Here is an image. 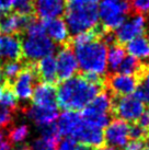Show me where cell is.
<instances>
[{"label":"cell","instance_id":"obj_25","mask_svg":"<svg viewBox=\"0 0 149 150\" xmlns=\"http://www.w3.org/2000/svg\"><path fill=\"white\" fill-rule=\"evenodd\" d=\"M30 136V127L26 124H20L17 126H11L9 129H7L6 138L11 146L23 144Z\"/></svg>","mask_w":149,"mask_h":150},{"label":"cell","instance_id":"obj_43","mask_svg":"<svg viewBox=\"0 0 149 150\" xmlns=\"http://www.w3.org/2000/svg\"><path fill=\"white\" fill-rule=\"evenodd\" d=\"M23 1H30V0H12V4H19V2H23Z\"/></svg>","mask_w":149,"mask_h":150},{"label":"cell","instance_id":"obj_12","mask_svg":"<svg viewBox=\"0 0 149 150\" xmlns=\"http://www.w3.org/2000/svg\"><path fill=\"white\" fill-rule=\"evenodd\" d=\"M56 66H57V79L58 80H67L72 78L79 67L77 59L74 56V50H71L70 46H65L58 52L56 57Z\"/></svg>","mask_w":149,"mask_h":150},{"label":"cell","instance_id":"obj_14","mask_svg":"<svg viewBox=\"0 0 149 150\" xmlns=\"http://www.w3.org/2000/svg\"><path fill=\"white\" fill-rule=\"evenodd\" d=\"M22 57L21 38L19 35L0 34V67L8 62Z\"/></svg>","mask_w":149,"mask_h":150},{"label":"cell","instance_id":"obj_36","mask_svg":"<svg viewBox=\"0 0 149 150\" xmlns=\"http://www.w3.org/2000/svg\"><path fill=\"white\" fill-rule=\"evenodd\" d=\"M124 150H141L143 149V140H132L123 148Z\"/></svg>","mask_w":149,"mask_h":150},{"label":"cell","instance_id":"obj_30","mask_svg":"<svg viewBox=\"0 0 149 150\" xmlns=\"http://www.w3.org/2000/svg\"><path fill=\"white\" fill-rule=\"evenodd\" d=\"M14 114L16 113L12 112L11 110L0 105V129L7 130L13 125Z\"/></svg>","mask_w":149,"mask_h":150},{"label":"cell","instance_id":"obj_9","mask_svg":"<svg viewBox=\"0 0 149 150\" xmlns=\"http://www.w3.org/2000/svg\"><path fill=\"white\" fill-rule=\"evenodd\" d=\"M113 108L120 120L132 123L138 121L146 110L145 104L134 94L118 96L115 101H113Z\"/></svg>","mask_w":149,"mask_h":150},{"label":"cell","instance_id":"obj_11","mask_svg":"<svg viewBox=\"0 0 149 150\" xmlns=\"http://www.w3.org/2000/svg\"><path fill=\"white\" fill-rule=\"evenodd\" d=\"M19 112L28 117L30 121L33 122L37 127L53 124L59 115L58 108H42L33 104L20 105Z\"/></svg>","mask_w":149,"mask_h":150},{"label":"cell","instance_id":"obj_44","mask_svg":"<svg viewBox=\"0 0 149 150\" xmlns=\"http://www.w3.org/2000/svg\"><path fill=\"white\" fill-rule=\"evenodd\" d=\"M147 26H148V30H149V20H148V25H147Z\"/></svg>","mask_w":149,"mask_h":150},{"label":"cell","instance_id":"obj_21","mask_svg":"<svg viewBox=\"0 0 149 150\" xmlns=\"http://www.w3.org/2000/svg\"><path fill=\"white\" fill-rule=\"evenodd\" d=\"M74 139H76L77 142H80V144L87 145L89 147L98 148L104 142L103 130L91 127L83 122L82 126L80 127L79 132L74 136Z\"/></svg>","mask_w":149,"mask_h":150},{"label":"cell","instance_id":"obj_45","mask_svg":"<svg viewBox=\"0 0 149 150\" xmlns=\"http://www.w3.org/2000/svg\"><path fill=\"white\" fill-rule=\"evenodd\" d=\"M148 41H149V38H148Z\"/></svg>","mask_w":149,"mask_h":150},{"label":"cell","instance_id":"obj_3","mask_svg":"<svg viewBox=\"0 0 149 150\" xmlns=\"http://www.w3.org/2000/svg\"><path fill=\"white\" fill-rule=\"evenodd\" d=\"M64 21L69 34L72 35L94 30L99 23L98 4H80L69 1Z\"/></svg>","mask_w":149,"mask_h":150},{"label":"cell","instance_id":"obj_41","mask_svg":"<svg viewBox=\"0 0 149 150\" xmlns=\"http://www.w3.org/2000/svg\"><path fill=\"white\" fill-rule=\"evenodd\" d=\"M6 140H7V138H6V135H4V130H2V129H0V145H1V144H4Z\"/></svg>","mask_w":149,"mask_h":150},{"label":"cell","instance_id":"obj_20","mask_svg":"<svg viewBox=\"0 0 149 150\" xmlns=\"http://www.w3.org/2000/svg\"><path fill=\"white\" fill-rule=\"evenodd\" d=\"M37 78L42 80L44 83L54 84L57 81V66H56V57L54 55L46 56L38 64L35 65Z\"/></svg>","mask_w":149,"mask_h":150},{"label":"cell","instance_id":"obj_5","mask_svg":"<svg viewBox=\"0 0 149 150\" xmlns=\"http://www.w3.org/2000/svg\"><path fill=\"white\" fill-rule=\"evenodd\" d=\"M132 10L128 0H100L98 4L99 22L104 31H115Z\"/></svg>","mask_w":149,"mask_h":150},{"label":"cell","instance_id":"obj_10","mask_svg":"<svg viewBox=\"0 0 149 150\" xmlns=\"http://www.w3.org/2000/svg\"><path fill=\"white\" fill-rule=\"evenodd\" d=\"M104 129L105 132L103 133V137L108 147L116 150L123 149L129 142V125L127 122L117 118L110 122V124Z\"/></svg>","mask_w":149,"mask_h":150},{"label":"cell","instance_id":"obj_22","mask_svg":"<svg viewBox=\"0 0 149 150\" xmlns=\"http://www.w3.org/2000/svg\"><path fill=\"white\" fill-rule=\"evenodd\" d=\"M126 52L136 59L140 60H149V41L148 38L144 35L132 40L126 45Z\"/></svg>","mask_w":149,"mask_h":150},{"label":"cell","instance_id":"obj_35","mask_svg":"<svg viewBox=\"0 0 149 150\" xmlns=\"http://www.w3.org/2000/svg\"><path fill=\"white\" fill-rule=\"evenodd\" d=\"M138 125L141 126L147 132L149 130V108L145 110L144 113L141 114V116L138 118Z\"/></svg>","mask_w":149,"mask_h":150},{"label":"cell","instance_id":"obj_18","mask_svg":"<svg viewBox=\"0 0 149 150\" xmlns=\"http://www.w3.org/2000/svg\"><path fill=\"white\" fill-rule=\"evenodd\" d=\"M65 0H34V12L43 20L56 19L65 13Z\"/></svg>","mask_w":149,"mask_h":150},{"label":"cell","instance_id":"obj_38","mask_svg":"<svg viewBox=\"0 0 149 150\" xmlns=\"http://www.w3.org/2000/svg\"><path fill=\"white\" fill-rule=\"evenodd\" d=\"M11 144L8 142V140H6L4 144H1L0 145V150H11Z\"/></svg>","mask_w":149,"mask_h":150},{"label":"cell","instance_id":"obj_31","mask_svg":"<svg viewBox=\"0 0 149 150\" xmlns=\"http://www.w3.org/2000/svg\"><path fill=\"white\" fill-rule=\"evenodd\" d=\"M38 132L41 137L46 138V139H50V140H55V142H59V137L60 135L58 133L56 124H48V125L40 126L38 127Z\"/></svg>","mask_w":149,"mask_h":150},{"label":"cell","instance_id":"obj_24","mask_svg":"<svg viewBox=\"0 0 149 150\" xmlns=\"http://www.w3.org/2000/svg\"><path fill=\"white\" fill-rule=\"evenodd\" d=\"M125 56H126V50L122 45L115 44V45L110 46L106 54V63L110 71L117 72V69L123 62V59L125 58Z\"/></svg>","mask_w":149,"mask_h":150},{"label":"cell","instance_id":"obj_8","mask_svg":"<svg viewBox=\"0 0 149 150\" xmlns=\"http://www.w3.org/2000/svg\"><path fill=\"white\" fill-rule=\"evenodd\" d=\"M147 28L146 17L139 13L127 17L122 24L115 30V38L117 44H127L132 40L144 35Z\"/></svg>","mask_w":149,"mask_h":150},{"label":"cell","instance_id":"obj_39","mask_svg":"<svg viewBox=\"0 0 149 150\" xmlns=\"http://www.w3.org/2000/svg\"><path fill=\"white\" fill-rule=\"evenodd\" d=\"M141 150H149V136L146 137L145 142H143V149Z\"/></svg>","mask_w":149,"mask_h":150},{"label":"cell","instance_id":"obj_42","mask_svg":"<svg viewBox=\"0 0 149 150\" xmlns=\"http://www.w3.org/2000/svg\"><path fill=\"white\" fill-rule=\"evenodd\" d=\"M95 150H116V149H113L111 147H102V148H98V149Z\"/></svg>","mask_w":149,"mask_h":150},{"label":"cell","instance_id":"obj_27","mask_svg":"<svg viewBox=\"0 0 149 150\" xmlns=\"http://www.w3.org/2000/svg\"><path fill=\"white\" fill-rule=\"evenodd\" d=\"M117 72L128 76H134L136 75V74H140L141 64L138 59H136L135 57L131 56V55L125 56V58L123 59V62H122V64H121L118 69H117Z\"/></svg>","mask_w":149,"mask_h":150},{"label":"cell","instance_id":"obj_29","mask_svg":"<svg viewBox=\"0 0 149 150\" xmlns=\"http://www.w3.org/2000/svg\"><path fill=\"white\" fill-rule=\"evenodd\" d=\"M58 142L40 137L29 145L30 150H57Z\"/></svg>","mask_w":149,"mask_h":150},{"label":"cell","instance_id":"obj_13","mask_svg":"<svg viewBox=\"0 0 149 150\" xmlns=\"http://www.w3.org/2000/svg\"><path fill=\"white\" fill-rule=\"evenodd\" d=\"M33 18V16H22L16 12L2 13L0 14V31L2 34L20 36Z\"/></svg>","mask_w":149,"mask_h":150},{"label":"cell","instance_id":"obj_15","mask_svg":"<svg viewBox=\"0 0 149 150\" xmlns=\"http://www.w3.org/2000/svg\"><path fill=\"white\" fill-rule=\"evenodd\" d=\"M83 124L81 115L77 112L65 111L57 117V130L60 136L74 138Z\"/></svg>","mask_w":149,"mask_h":150},{"label":"cell","instance_id":"obj_4","mask_svg":"<svg viewBox=\"0 0 149 150\" xmlns=\"http://www.w3.org/2000/svg\"><path fill=\"white\" fill-rule=\"evenodd\" d=\"M113 108V98L109 92H100L82 110L83 122L87 125L103 130L111 122L110 112Z\"/></svg>","mask_w":149,"mask_h":150},{"label":"cell","instance_id":"obj_19","mask_svg":"<svg viewBox=\"0 0 149 150\" xmlns=\"http://www.w3.org/2000/svg\"><path fill=\"white\" fill-rule=\"evenodd\" d=\"M43 26L45 33L54 43L66 45L69 40V31L67 29L65 21L60 18L43 20Z\"/></svg>","mask_w":149,"mask_h":150},{"label":"cell","instance_id":"obj_32","mask_svg":"<svg viewBox=\"0 0 149 150\" xmlns=\"http://www.w3.org/2000/svg\"><path fill=\"white\" fill-rule=\"evenodd\" d=\"M128 136L129 139H132V140H143L144 138L148 136V132L138 124H134V125L129 126Z\"/></svg>","mask_w":149,"mask_h":150},{"label":"cell","instance_id":"obj_37","mask_svg":"<svg viewBox=\"0 0 149 150\" xmlns=\"http://www.w3.org/2000/svg\"><path fill=\"white\" fill-rule=\"evenodd\" d=\"M69 1L80 4H99L100 2V0H69Z\"/></svg>","mask_w":149,"mask_h":150},{"label":"cell","instance_id":"obj_23","mask_svg":"<svg viewBox=\"0 0 149 150\" xmlns=\"http://www.w3.org/2000/svg\"><path fill=\"white\" fill-rule=\"evenodd\" d=\"M25 60H12V62H8L4 65L0 67V71L1 75L4 78L7 86H11L12 82L14 81V79L18 77V75L21 72V70L24 68L25 66Z\"/></svg>","mask_w":149,"mask_h":150},{"label":"cell","instance_id":"obj_16","mask_svg":"<svg viewBox=\"0 0 149 150\" xmlns=\"http://www.w3.org/2000/svg\"><path fill=\"white\" fill-rule=\"evenodd\" d=\"M109 88L111 91L118 96L134 94L138 87V80L135 76L115 74L109 79Z\"/></svg>","mask_w":149,"mask_h":150},{"label":"cell","instance_id":"obj_26","mask_svg":"<svg viewBox=\"0 0 149 150\" xmlns=\"http://www.w3.org/2000/svg\"><path fill=\"white\" fill-rule=\"evenodd\" d=\"M140 75V80L138 82L136 91L134 93V96L138 98L144 104L149 105V68L143 70Z\"/></svg>","mask_w":149,"mask_h":150},{"label":"cell","instance_id":"obj_1","mask_svg":"<svg viewBox=\"0 0 149 150\" xmlns=\"http://www.w3.org/2000/svg\"><path fill=\"white\" fill-rule=\"evenodd\" d=\"M101 83L91 82L84 76H74L62 81L57 92V106L65 111L83 110L101 91Z\"/></svg>","mask_w":149,"mask_h":150},{"label":"cell","instance_id":"obj_6","mask_svg":"<svg viewBox=\"0 0 149 150\" xmlns=\"http://www.w3.org/2000/svg\"><path fill=\"white\" fill-rule=\"evenodd\" d=\"M21 48L25 62L35 64V62L41 60L46 56L53 55L56 45L46 34L25 35V38L21 41Z\"/></svg>","mask_w":149,"mask_h":150},{"label":"cell","instance_id":"obj_34","mask_svg":"<svg viewBox=\"0 0 149 150\" xmlns=\"http://www.w3.org/2000/svg\"><path fill=\"white\" fill-rule=\"evenodd\" d=\"M78 142L70 137H65L62 140L58 142L57 150H77Z\"/></svg>","mask_w":149,"mask_h":150},{"label":"cell","instance_id":"obj_7","mask_svg":"<svg viewBox=\"0 0 149 150\" xmlns=\"http://www.w3.org/2000/svg\"><path fill=\"white\" fill-rule=\"evenodd\" d=\"M37 80L38 78H37L35 64L26 63L24 68L21 70L18 77L14 79L10 88L12 89L13 93L17 96L18 100L26 102V101L31 100V98H32V93H33Z\"/></svg>","mask_w":149,"mask_h":150},{"label":"cell","instance_id":"obj_28","mask_svg":"<svg viewBox=\"0 0 149 150\" xmlns=\"http://www.w3.org/2000/svg\"><path fill=\"white\" fill-rule=\"evenodd\" d=\"M0 105L11 110L14 113H17L19 111V106H20L19 100L17 99V96H14L12 89L9 86L4 88L1 96H0Z\"/></svg>","mask_w":149,"mask_h":150},{"label":"cell","instance_id":"obj_33","mask_svg":"<svg viewBox=\"0 0 149 150\" xmlns=\"http://www.w3.org/2000/svg\"><path fill=\"white\" fill-rule=\"evenodd\" d=\"M132 8L139 14H149V0H133Z\"/></svg>","mask_w":149,"mask_h":150},{"label":"cell","instance_id":"obj_2","mask_svg":"<svg viewBox=\"0 0 149 150\" xmlns=\"http://www.w3.org/2000/svg\"><path fill=\"white\" fill-rule=\"evenodd\" d=\"M74 53L78 67L84 75L102 77L106 74L108 47L101 41H92L86 45L76 46Z\"/></svg>","mask_w":149,"mask_h":150},{"label":"cell","instance_id":"obj_17","mask_svg":"<svg viewBox=\"0 0 149 150\" xmlns=\"http://www.w3.org/2000/svg\"><path fill=\"white\" fill-rule=\"evenodd\" d=\"M32 103L42 108H58L57 106V92L54 84L38 83L35 86L32 93Z\"/></svg>","mask_w":149,"mask_h":150},{"label":"cell","instance_id":"obj_40","mask_svg":"<svg viewBox=\"0 0 149 150\" xmlns=\"http://www.w3.org/2000/svg\"><path fill=\"white\" fill-rule=\"evenodd\" d=\"M77 150H91V147L87 146V145H83V144H78Z\"/></svg>","mask_w":149,"mask_h":150}]
</instances>
